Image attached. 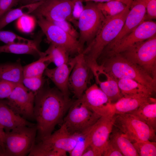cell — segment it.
Returning a JSON list of instances; mask_svg holds the SVG:
<instances>
[{
  "mask_svg": "<svg viewBox=\"0 0 156 156\" xmlns=\"http://www.w3.org/2000/svg\"><path fill=\"white\" fill-rule=\"evenodd\" d=\"M5 132L0 125V148L2 151Z\"/></svg>",
  "mask_w": 156,
  "mask_h": 156,
  "instance_id": "cell-43",
  "label": "cell"
},
{
  "mask_svg": "<svg viewBox=\"0 0 156 156\" xmlns=\"http://www.w3.org/2000/svg\"><path fill=\"white\" fill-rule=\"evenodd\" d=\"M129 10L127 7L117 15L105 18L94 38L82 52L88 66L98 63L97 60L104 49L121 31Z\"/></svg>",
  "mask_w": 156,
  "mask_h": 156,
  "instance_id": "cell-3",
  "label": "cell"
},
{
  "mask_svg": "<svg viewBox=\"0 0 156 156\" xmlns=\"http://www.w3.org/2000/svg\"><path fill=\"white\" fill-rule=\"evenodd\" d=\"M64 119V124L72 133H82L101 117L92 110L80 99L73 102Z\"/></svg>",
  "mask_w": 156,
  "mask_h": 156,
  "instance_id": "cell-8",
  "label": "cell"
},
{
  "mask_svg": "<svg viewBox=\"0 0 156 156\" xmlns=\"http://www.w3.org/2000/svg\"><path fill=\"white\" fill-rule=\"evenodd\" d=\"M45 80L43 76L24 77L23 84L35 94L44 85Z\"/></svg>",
  "mask_w": 156,
  "mask_h": 156,
  "instance_id": "cell-34",
  "label": "cell"
},
{
  "mask_svg": "<svg viewBox=\"0 0 156 156\" xmlns=\"http://www.w3.org/2000/svg\"><path fill=\"white\" fill-rule=\"evenodd\" d=\"M99 64L104 71L116 79L134 80L148 88L153 94L156 91V79L138 66L128 60L120 54L103 57Z\"/></svg>",
  "mask_w": 156,
  "mask_h": 156,
  "instance_id": "cell-2",
  "label": "cell"
},
{
  "mask_svg": "<svg viewBox=\"0 0 156 156\" xmlns=\"http://www.w3.org/2000/svg\"><path fill=\"white\" fill-rule=\"evenodd\" d=\"M51 63L47 55L40 57L37 60L23 67L24 77L43 76V74Z\"/></svg>",
  "mask_w": 156,
  "mask_h": 156,
  "instance_id": "cell-28",
  "label": "cell"
},
{
  "mask_svg": "<svg viewBox=\"0 0 156 156\" xmlns=\"http://www.w3.org/2000/svg\"><path fill=\"white\" fill-rule=\"evenodd\" d=\"M57 88L43 87L35 94L34 115L37 133L36 142L53 133L72 104Z\"/></svg>",
  "mask_w": 156,
  "mask_h": 156,
  "instance_id": "cell-1",
  "label": "cell"
},
{
  "mask_svg": "<svg viewBox=\"0 0 156 156\" xmlns=\"http://www.w3.org/2000/svg\"><path fill=\"white\" fill-rule=\"evenodd\" d=\"M75 57L70 58L68 62L53 68H47L44 74L55 84L66 97L69 98V76L75 62Z\"/></svg>",
  "mask_w": 156,
  "mask_h": 156,
  "instance_id": "cell-18",
  "label": "cell"
},
{
  "mask_svg": "<svg viewBox=\"0 0 156 156\" xmlns=\"http://www.w3.org/2000/svg\"><path fill=\"white\" fill-rule=\"evenodd\" d=\"M81 135V133L70 132L63 123L57 130L36 143L34 148L36 151L43 153H50L58 149L68 153L75 147Z\"/></svg>",
  "mask_w": 156,
  "mask_h": 156,
  "instance_id": "cell-9",
  "label": "cell"
},
{
  "mask_svg": "<svg viewBox=\"0 0 156 156\" xmlns=\"http://www.w3.org/2000/svg\"><path fill=\"white\" fill-rule=\"evenodd\" d=\"M72 16L73 19L78 22V20L83 12L84 7V0H72Z\"/></svg>",
  "mask_w": 156,
  "mask_h": 156,
  "instance_id": "cell-39",
  "label": "cell"
},
{
  "mask_svg": "<svg viewBox=\"0 0 156 156\" xmlns=\"http://www.w3.org/2000/svg\"><path fill=\"white\" fill-rule=\"evenodd\" d=\"M35 124L16 113L8 105L5 100L0 99V125L5 132L19 127L32 126Z\"/></svg>",
  "mask_w": 156,
  "mask_h": 156,
  "instance_id": "cell-19",
  "label": "cell"
},
{
  "mask_svg": "<svg viewBox=\"0 0 156 156\" xmlns=\"http://www.w3.org/2000/svg\"><path fill=\"white\" fill-rule=\"evenodd\" d=\"M37 129L33 126H23L5 132L2 150L4 156L29 155L36 143Z\"/></svg>",
  "mask_w": 156,
  "mask_h": 156,
  "instance_id": "cell-4",
  "label": "cell"
},
{
  "mask_svg": "<svg viewBox=\"0 0 156 156\" xmlns=\"http://www.w3.org/2000/svg\"><path fill=\"white\" fill-rule=\"evenodd\" d=\"M146 12L144 21L152 20L156 18V0H146Z\"/></svg>",
  "mask_w": 156,
  "mask_h": 156,
  "instance_id": "cell-38",
  "label": "cell"
},
{
  "mask_svg": "<svg viewBox=\"0 0 156 156\" xmlns=\"http://www.w3.org/2000/svg\"><path fill=\"white\" fill-rule=\"evenodd\" d=\"M113 126L122 133L132 143L142 141H156V130L130 113L113 116Z\"/></svg>",
  "mask_w": 156,
  "mask_h": 156,
  "instance_id": "cell-6",
  "label": "cell"
},
{
  "mask_svg": "<svg viewBox=\"0 0 156 156\" xmlns=\"http://www.w3.org/2000/svg\"><path fill=\"white\" fill-rule=\"evenodd\" d=\"M156 79V35L135 44L120 53Z\"/></svg>",
  "mask_w": 156,
  "mask_h": 156,
  "instance_id": "cell-5",
  "label": "cell"
},
{
  "mask_svg": "<svg viewBox=\"0 0 156 156\" xmlns=\"http://www.w3.org/2000/svg\"><path fill=\"white\" fill-rule=\"evenodd\" d=\"M51 62L57 66L68 62L69 53L64 48L57 45L51 44L44 52Z\"/></svg>",
  "mask_w": 156,
  "mask_h": 156,
  "instance_id": "cell-29",
  "label": "cell"
},
{
  "mask_svg": "<svg viewBox=\"0 0 156 156\" xmlns=\"http://www.w3.org/2000/svg\"><path fill=\"white\" fill-rule=\"evenodd\" d=\"M118 85L122 97L127 98H148L152 93L146 87L132 79H117Z\"/></svg>",
  "mask_w": 156,
  "mask_h": 156,
  "instance_id": "cell-20",
  "label": "cell"
},
{
  "mask_svg": "<svg viewBox=\"0 0 156 156\" xmlns=\"http://www.w3.org/2000/svg\"><path fill=\"white\" fill-rule=\"evenodd\" d=\"M146 12V0H133L129 11L121 31L105 49H108L120 40L129 34L144 21Z\"/></svg>",
  "mask_w": 156,
  "mask_h": 156,
  "instance_id": "cell-16",
  "label": "cell"
},
{
  "mask_svg": "<svg viewBox=\"0 0 156 156\" xmlns=\"http://www.w3.org/2000/svg\"><path fill=\"white\" fill-rule=\"evenodd\" d=\"M109 140L123 156H138L132 142L120 130L113 126Z\"/></svg>",
  "mask_w": 156,
  "mask_h": 156,
  "instance_id": "cell-23",
  "label": "cell"
},
{
  "mask_svg": "<svg viewBox=\"0 0 156 156\" xmlns=\"http://www.w3.org/2000/svg\"><path fill=\"white\" fill-rule=\"evenodd\" d=\"M50 21L72 37L78 40L79 37V32L77 31L70 22L66 20Z\"/></svg>",
  "mask_w": 156,
  "mask_h": 156,
  "instance_id": "cell-36",
  "label": "cell"
},
{
  "mask_svg": "<svg viewBox=\"0 0 156 156\" xmlns=\"http://www.w3.org/2000/svg\"><path fill=\"white\" fill-rule=\"evenodd\" d=\"M156 101L152 97L148 98H135L122 97L115 103H112L113 115L130 113L142 104L149 102Z\"/></svg>",
  "mask_w": 156,
  "mask_h": 156,
  "instance_id": "cell-22",
  "label": "cell"
},
{
  "mask_svg": "<svg viewBox=\"0 0 156 156\" xmlns=\"http://www.w3.org/2000/svg\"><path fill=\"white\" fill-rule=\"evenodd\" d=\"M112 116H101L92 126L90 145L102 156L113 127Z\"/></svg>",
  "mask_w": 156,
  "mask_h": 156,
  "instance_id": "cell-17",
  "label": "cell"
},
{
  "mask_svg": "<svg viewBox=\"0 0 156 156\" xmlns=\"http://www.w3.org/2000/svg\"><path fill=\"white\" fill-rule=\"evenodd\" d=\"M44 1L25 4L18 8L10 10L0 18V30L22 16L32 13Z\"/></svg>",
  "mask_w": 156,
  "mask_h": 156,
  "instance_id": "cell-26",
  "label": "cell"
},
{
  "mask_svg": "<svg viewBox=\"0 0 156 156\" xmlns=\"http://www.w3.org/2000/svg\"><path fill=\"white\" fill-rule=\"evenodd\" d=\"M37 40L35 42L29 44H5L0 46V53L4 52L18 54H29L40 57L45 55L38 47L39 42Z\"/></svg>",
  "mask_w": 156,
  "mask_h": 156,
  "instance_id": "cell-25",
  "label": "cell"
},
{
  "mask_svg": "<svg viewBox=\"0 0 156 156\" xmlns=\"http://www.w3.org/2000/svg\"><path fill=\"white\" fill-rule=\"evenodd\" d=\"M71 0V1H72V0Z\"/></svg>",
  "mask_w": 156,
  "mask_h": 156,
  "instance_id": "cell-48",
  "label": "cell"
},
{
  "mask_svg": "<svg viewBox=\"0 0 156 156\" xmlns=\"http://www.w3.org/2000/svg\"><path fill=\"white\" fill-rule=\"evenodd\" d=\"M156 22L152 20L144 21L111 48L104 50L101 56L109 57L120 53L135 44L152 37L156 35Z\"/></svg>",
  "mask_w": 156,
  "mask_h": 156,
  "instance_id": "cell-11",
  "label": "cell"
},
{
  "mask_svg": "<svg viewBox=\"0 0 156 156\" xmlns=\"http://www.w3.org/2000/svg\"><path fill=\"white\" fill-rule=\"evenodd\" d=\"M133 143L139 156H156V141H142Z\"/></svg>",
  "mask_w": 156,
  "mask_h": 156,
  "instance_id": "cell-33",
  "label": "cell"
},
{
  "mask_svg": "<svg viewBox=\"0 0 156 156\" xmlns=\"http://www.w3.org/2000/svg\"><path fill=\"white\" fill-rule=\"evenodd\" d=\"M35 25L34 18L28 14L23 15L19 18L17 22L18 28L25 33L32 32L34 29Z\"/></svg>",
  "mask_w": 156,
  "mask_h": 156,
  "instance_id": "cell-35",
  "label": "cell"
},
{
  "mask_svg": "<svg viewBox=\"0 0 156 156\" xmlns=\"http://www.w3.org/2000/svg\"><path fill=\"white\" fill-rule=\"evenodd\" d=\"M103 156H123L117 147L109 140L103 152Z\"/></svg>",
  "mask_w": 156,
  "mask_h": 156,
  "instance_id": "cell-41",
  "label": "cell"
},
{
  "mask_svg": "<svg viewBox=\"0 0 156 156\" xmlns=\"http://www.w3.org/2000/svg\"><path fill=\"white\" fill-rule=\"evenodd\" d=\"M72 3L70 0H44L32 13L50 21L66 20L76 27L78 22L73 18Z\"/></svg>",
  "mask_w": 156,
  "mask_h": 156,
  "instance_id": "cell-13",
  "label": "cell"
},
{
  "mask_svg": "<svg viewBox=\"0 0 156 156\" xmlns=\"http://www.w3.org/2000/svg\"><path fill=\"white\" fill-rule=\"evenodd\" d=\"M99 72L103 74L106 80L103 81L95 78L97 84L107 96L112 103H113L122 97L119 89L117 79L109 75L103 70L97 64L94 67Z\"/></svg>",
  "mask_w": 156,
  "mask_h": 156,
  "instance_id": "cell-21",
  "label": "cell"
},
{
  "mask_svg": "<svg viewBox=\"0 0 156 156\" xmlns=\"http://www.w3.org/2000/svg\"><path fill=\"white\" fill-rule=\"evenodd\" d=\"M35 94L23 83L17 84L5 101L16 114L28 120H35Z\"/></svg>",
  "mask_w": 156,
  "mask_h": 156,
  "instance_id": "cell-12",
  "label": "cell"
},
{
  "mask_svg": "<svg viewBox=\"0 0 156 156\" xmlns=\"http://www.w3.org/2000/svg\"><path fill=\"white\" fill-rule=\"evenodd\" d=\"M82 156H100L96 151L90 145L85 150Z\"/></svg>",
  "mask_w": 156,
  "mask_h": 156,
  "instance_id": "cell-42",
  "label": "cell"
},
{
  "mask_svg": "<svg viewBox=\"0 0 156 156\" xmlns=\"http://www.w3.org/2000/svg\"><path fill=\"white\" fill-rule=\"evenodd\" d=\"M23 1H25L26 4L36 3L44 0H22Z\"/></svg>",
  "mask_w": 156,
  "mask_h": 156,
  "instance_id": "cell-46",
  "label": "cell"
},
{
  "mask_svg": "<svg viewBox=\"0 0 156 156\" xmlns=\"http://www.w3.org/2000/svg\"><path fill=\"white\" fill-rule=\"evenodd\" d=\"M129 113L156 130V101L145 103Z\"/></svg>",
  "mask_w": 156,
  "mask_h": 156,
  "instance_id": "cell-27",
  "label": "cell"
},
{
  "mask_svg": "<svg viewBox=\"0 0 156 156\" xmlns=\"http://www.w3.org/2000/svg\"><path fill=\"white\" fill-rule=\"evenodd\" d=\"M78 20L79 30V42L83 50L85 44L88 45L100 28L105 18L96 3L87 2Z\"/></svg>",
  "mask_w": 156,
  "mask_h": 156,
  "instance_id": "cell-7",
  "label": "cell"
},
{
  "mask_svg": "<svg viewBox=\"0 0 156 156\" xmlns=\"http://www.w3.org/2000/svg\"><path fill=\"white\" fill-rule=\"evenodd\" d=\"M37 22L47 41L51 44L62 47L69 54H78L83 49L78 39L72 37L49 21L41 16H38Z\"/></svg>",
  "mask_w": 156,
  "mask_h": 156,
  "instance_id": "cell-10",
  "label": "cell"
},
{
  "mask_svg": "<svg viewBox=\"0 0 156 156\" xmlns=\"http://www.w3.org/2000/svg\"><path fill=\"white\" fill-rule=\"evenodd\" d=\"M75 57V62L69 77L68 86L75 96L79 99L88 88L91 70L82 52Z\"/></svg>",
  "mask_w": 156,
  "mask_h": 156,
  "instance_id": "cell-14",
  "label": "cell"
},
{
  "mask_svg": "<svg viewBox=\"0 0 156 156\" xmlns=\"http://www.w3.org/2000/svg\"><path fill=\"white\" fill-rule=\"evenodd\" d=\"M20 0H0V18L16 5Z\"/></svg>",
  "mask_w": 156,
  "mask_h": 156,
  "instance_id": "cell-40",
  "label": "cell"
},
{
  "mask_svg": "<svg viewBox=\"0 0 156 156\" xmlns=\"http://www.w3.org/2000/svg\"><path fill=\"white\" fill-rule=\"evenodd\" d=\"M23 69L20 62L0 64V79L16 84L23 83Z\"/></svg>",
  "mask_w": 156,
  "mask_h": 156,
  "instance_id": "cell-24",
  "label": "cell"
},
{
  "mask_svg": "<svg viewBox=\"0 0 156 156\" xmlns=\"http://www.w3.org/2000/svg\"><path fill=\"white\" fill-rule=\"evenodd\" d=\"M121 2L125 4L127 6L130 7L133 0H116Z\"/></svg>",
  "mask_w": 156,
  "mask_h": 156,
  "instance_id": "cell-44",
  "label": "cell"
},
{
  "mask_svg": "<svg viewBox=\"0 0 156 156\" xmlns=\"http://www.w3.org/2000/svg\"><path fill=\"white\" fill-rule=\"evenodd\" d=\"M96 4L105 18H110L117 15L128 7L123 3L116 0Z\"/></svg>",
  "mask_w": 156,
  "mask_h": 156,
  "instance_id": "cell-30",
  "label": "cell"
},
{
  "mask_svg": "<svg viewBox=\"0 0 156 156\" xmlns=\"http://www.w3.org/2000/svg\"><path fill=\"white\" fill-rule=\"evenodd\" d=\"M37 40L23 38L10 31L0 30V41L6 44H29L33 43Z\"/></svg>",
  "mask_w": 156,
  "mask_h": 156,
  "instance_id": "cell-32",
  "label": "cell"
},
{
  "mask_svg": "<svg viewBox=\"0 0 156 156\" xmlns=\"http://www.w3.org/2000/svg\"><path fill=\"white\" fill-rule=\"evenodd\" d=\"M92 110L101 116H112V103L96 83L88 88L80 98Z\"/></svg>",
  "mask_w": 156,
  "mask_h": 156,
  "instance_id": "cell-15",
  "label": "cell"
},
{
  "mask_svg": "<svg viewBox=\"0 0 156 156\" xmlns=\"http://www.w3.org/2000/svg\"><path fill=\"white\" fill-rule=\"evenodd\" d=\"M17 84L0 79V99H7Z\"/></svg>",
  "mask_w": 156,
  "mask_h": 156,
  "instance_id": "cell-37",
  "label": "cell"
},
{
  "mask_svg": "<svg viewBox=\"0 0 156 156\" xmlns=\"http://www.w3.org/2000/svg\"><path fill=\"white\" fill-rule=\"evenodd\" d=\"M91 126L82 133L76 144L68 152L70 156H82L86 149L91 144Z\"/></svg>",
  "mask_w": 156,
  "mask_h": 156,
  "instance_id": "cell-31",
  "label": "cell"
},
{
  "mask_svg": "<svg viewBox=\"0 0 156 156\" xmlns=\"http://www.w3.org/2000/svg\"><path fill=\"white\" fill-rule=\"evenodd\" d=\"M0 156H4L3 151L0 148Z\"/></svg>",
  "mask_w": 156,
  "mask_h": 156,
  "instance_id": "cell-47",
  "label": "cell"
},
{
  "mask_svg": "<svg viewBox=\"0 0 156 156\" xmlns=\"http://www.w3.org/2000/svg\"><path fill=\"white\" fill-rule=\"evenodd\" d=\"M114 0H84V2H93L96 3H104Z\"/></svg>",
  "mask_w": 156,
  "mask_h": 156,
  "instance_id": "cell-45",
  "label": "cell"
}]
</instances>
